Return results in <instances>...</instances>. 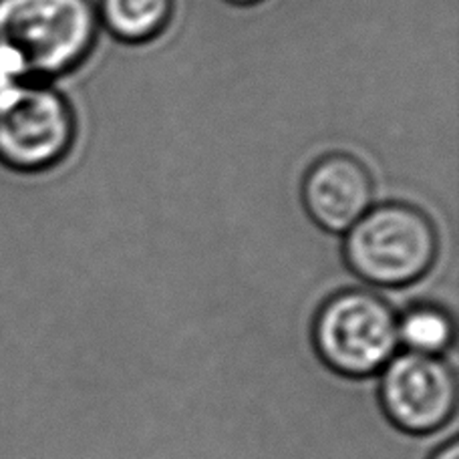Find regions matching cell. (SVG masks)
Instances as JSON below:
<instances>
[{
    "mask_svg": "<svg viewBox=\"0 0 459 459\" xmlns=\"http://www.w3.org/2000/svg\"><path fill=\"white\" fill-rule=\"evenodd\" d=\"M100 16L93 0H0V45L29 81L67 75L91 55Z\"/></svg>",
    "mask_w": 459,
    "mask_h": 459,
    "instance_id": "6da1fadb",
    "label": "cell"
},
{
    "mask_svg": "<svg viewBox=\"0 0 459 459\" xmlns=\"http://www.w3.org/2000/svg\"><path fill=\"white\" fill-rule=\"evenodd\" d=\"M439 234L421 208L405 202L373 204L344 232L342 256L360 281L379 289H403L436 264Z\"/></svg>",
    "mask_w": 459,
    "mask_h": 459,
    "instance_id": "7a4b0ae2",
    "label": "cell"
},
{
    "mask_svg": "<svg viewBox=\"0 0 459 459\" xmlns=\"http://www.w3.org/2000/svg\"><path fill=\"white\" fill-rule=\"evenodd\" d=\"M313 347L331 371L347 379L379 375L399 352L397 313L373 290L334 292L315 315Z\"/></svg>",
    "mask_w": 459,
    "mask_h": 459,
    "instance_id": "3957f363",
    "label": "cell"
},
{
    "mask_svg": "<svg viewBox=\"0 0 459 459\" xmlns=\"http://www.w3.org/2000/svg\"><path fill=\"white\" fill-rule=\"evenodd\" d=\"M75 137V111L47 81H22L0 95V168L45 174L67 158Z\"/></svg>",
    "mask_w": 459,
    "mask_h": 459,
    "instance_id": "277c9868",
    "label": "cell"
},
{
    "mask_svg": "<svg viewBox=\"0 0 459 459\" xmlns=\"http://www.w3.org/2000/svg\"><path fill=\"white\" fill-rule=\"evenodd\" d=\"M379 405L409 436H433L454 420L457 377L444 357L397 352L379 373Z\"/></svg>",
    "mask_w": 459,
    "mask_h": 459,
    "instance_id": "5b68a950",
    "label": "cell"
},
{
    "mask_svg": "<svg viewBox=\"0 0 459 459\" xmlns=\"http://www.w3.org/2000/svg\"><path fill=\"white\" fill-rule=\"evenodd\" d=\"M302 204L308 218L326 232L344 234L375 204V182L355 155L333 152L318 158L302 179Z\"/></svg>",
    "mask_w": 459,
    "mask_h": 459,
    "instance_id": "8992f818",
    "label": "cell"
},
{
    "mask_svg": "<svg viewBox=\"0 0 459 459\" xmlns=\"http://www.w3.org/2000/svg\"><path fill=\"white\" fill-rule=\"evenodd\" d=\"M95 6L100 24L129 45L160 37L174 16V0H100Z\"/></svg>",
    "mask_w": 459,
    "mask_h": 459,
    "instance_id": "52a82bcc",
    "label": "cell"
},
{
    "mask_svg": "<svg viewBox=\"0 0 459 459\" xmlns=\"http://www.w3.org/2000/svg\"><path fill=\"white\" fill-rule=\"evenodd\" d=\"M397 337L409 352L444 357L455 341V323L444 307L417 302L397 315Z\"/></svg>",
    "mask_w": 459,
    "mask_h": 459,
    "instance_id": "ba28073f",
    "label": "cell"
},
{
    "mask_svg": "<svg viewBox=\"0 0 459 459\" xmlns=\"http://www.w3.org/2000/svg\"><path fill=\"white\" fill-rule=\"evenodd\" d=\"M428 459H459V441L452 437L447 444L439 446Z\"/></svg>",
    "mask_w": 459,
    "mask_h": 459,
    "instance_id": "9c48e42d",
    "label": "cell"
},
{
    "mask_svg": "<svg viewBox=\"0 0 459 459\" xmlns=\"http://www.w3.org/2000/svg\"><path fill=\"white\" fill-rule=\"evenodd\" d=\"M226 3L234 4V6H252V4L262 3V0H226Z\"/></svg>",
    "mask_w": 459,
    "mask_h": 459,
    "instance_id": "30bf717a",
    "label": "cell"
}]
</instances>
